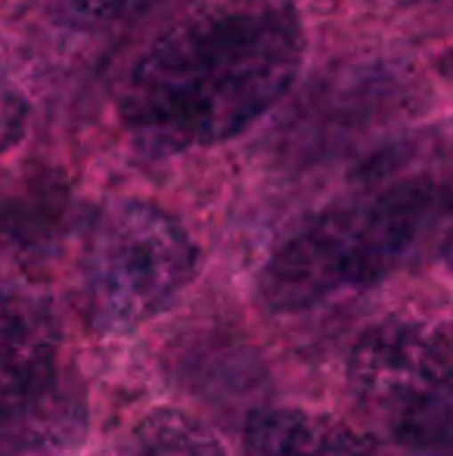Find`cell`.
<instances>
[{"instance_id":"1","label":"cell","mask_w":453,"mask_h":456,"mask_svg":"<svg viewBox=\"0 0 453 456\" xmlns=\"http://www.w3.org/2000/svg\"><path fill=\"white\" fill-rule=\"evenodd\" d=\"M302 62L289 0H221L140 56L118 100L121 127L150 159L221 146L292 91Z\"/></svg>"},{"instance_id":"2","label":"cell","mask_w":453,"mask_h":456,"mask_svg":"<svg viewBox=\"0 0 453 456\" xmlns=\"http://www.w3.org/2000/svg\"><path fill=\"white\" fill-rule=\"evenodd\" d=\"M444 215L425 177H400L317 211L261 267L258 292L271 311L298 314L360 292L407 265Z\"/></svg>"},{"instance_id":"3","label":"cell","mask_w":453,"mask_h":456,"mask_svg":"<svg viewBox=\"0 0 453 456\" xmlns=\"http://www.w3.org/2000/svg\"><path fill=\"white\" fill-rule=\"evenodd\" d=\"M199 271V248L162 205L115 202L100 215L85 255V295L93 330L133 332L165 314Z\"/></svg>"},{"instance_id":"4","label":"cell","mask_w":453,"mask_h":456,"mask_svg":"<svg viewBox=\"0 0 453 456\" xmlns=\"http://www.w3.org/2000/svg\"><path fill=\"white\" fill-rule=\"evenodd\" d=\"M357 407L392 441L419 453L450 451L453 366L444 326L385 320L363 332L348 357Z\"/></svg>"},{"instance_id":"5","label":"cell","mask_w":453,"mask_h":456,"mask_svg":"<svg viewBox=\"0 0 453 456\" xmlns=\"http://www.w3.org/2000/svg\"><path fill=\"white\" fill-rule=\"evenodd\" d=\"M60 397V323L41 298L0 295V447L50 428Z\"/></svg>"},{"instance_id":"6","label":"cell","mask_w":453,"mask_h":456,"mask_svg":"<svg viewBox=\"0 0 453 456\" xmlns=\"http://www.w3.org/2000/svg\"><path fill=\"white\" fill-rule=\"evenodd\" d=\"M246 456H379L369 435L333 416L298 407H271L248 416L242 428Z\"/></svg>"},{"instance_id":"7","label":"cell","mask_w":453,"mask_h":456,"mask_svg":"<svg viewBox=\"0 0 453 456\" xmlns=\"http://www.w3.org/2000/svg\"><path fill=\"white\" fill-rule=\"evenodd\" d=\"M121 456H224L208 428L181 410H156L131 432Z\"/></svg>"},{"instance_id":"8","label":"cell","mask_w":453,"mask_h":456,"mask_svg":"<svg viewBox=\"0 0 453 456\" xmlns=\"http://www.w3.org/2000/svg\"><path fill=\"white\" fill-rule=\"evenodd\" d=\"M156 0H60V16L81 31H100L140 16Z\"/></svg>"},{"instance_id":"9","label":"cell","mask_w":453,"mask_h":456,"mask_svg":"<svg viewBox=\"0 0 453 456\" xmlns=\"http://www.w3.org/2000/svg\"><path fill=\"white\" fill-rule=\"evenodd\" d=\"M25 118H28L25 96L0 72V152H6L25 134Z\"/></svg>"}]
</instances>
